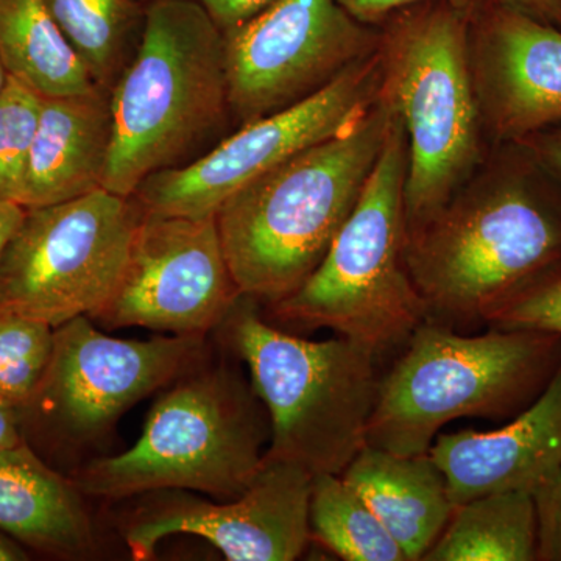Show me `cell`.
Instances as JSON below:
<instances>
[{
  "mask_svg": "<svg viewBox=\"0 0 561 561\" xmlns=\"http://www.w3.org/2000/svg\"><path fill=\"white\" fill-rule=\"evenodd\" d=\"M391 119L378 98L345 131L280 162L220 206L221 249L241 295L271 306L317 271L359 201Z\"/></svg>",
  "mask_w": 561,
  "mask_h": 561,
  "instance_id": "obj_1",
  "label": "cell"
},
{
  "mask_svg": "<svg viewBox=\"0 0 561 561\" xmlns=\"http://www.w3.org/2000/svg\"><path fill=\"white\" fill-rule=\"evenodd\" d=\"M404 260L427 320L486 321L561 261V210L526 181H468L408 230Z\"/></svg>",
  "mask_w": 561,
  "mask_h": 561,
  "instance_id": "obj_2",
  "label": "cell"
},
{
  "mask_svg": "<svg viewBox=\"0 0 561 561\" xmlns=\"http://www.w3.org/2000/svg\"><path fill=\"white\" fill-rule=\"evenodd\" d=\"M379 99L408 140V230L468 183L482 154L483 122L471 68V13L448 2L394 11L378 25Z\"/></svg>",
  "mask_w": 561,
  "mask_h": 561,
  "instance_id": "obj_3",
  "label": "cell"
},
{
  "mask_svg": "<svg viewBox=\"0 0 561 561\" xmlns=\"http://www.w3.org/2000/svg\"><path fill=\"white\" fill-rule=\"evenodd\" d=\"M241 295L217 330L249 365L251 386L271 421L265 457L311 474H342L367 446L381 376L378 354L339 337L313 342L262 319Z\"/></svg>",
  "mask_w": 561,
  "mask_h": 561,
  "instance_id": "obj_4",
  "label": "cell"
},
{
  "mask_svg": "<svg viewBox=\"0 0 561 561\" xmlns=\"http://www.w3.org/2000/svg\"><path fill=\"white\" fill-rule=\"evenodd\" d=\"M561 356V335L491 328L460 335L426 320L379 382L367 445L397 456L430 453L451 421L512 415L542 390Z\"/></svg>",
  "mask_w": 561,
  "mask_h": 561,
  "instance_id": "obj_5",
  "label": "cell"
},
{
  "mask_svg": "<svg viewBox=\"0 0 561 561\" xmlns=\"http://www.w3.org/2000/svg\"><path fill=\"white\" fill-rule=\"evenodd\" d=\"M110 99L103 190L130 198L230 108L224 32L195 0H149L138 51Z\"/></svg>",
  "mask_w": 561,
  "mask_h": 561,
  "instance_id": "obj_6",
  "label": "cell"
},
{
  "mask_svg": "<svg viewBox=\"0 0 561 561\" xmlns=\"http://www.w3.org/2000/svg\"><path fill=\"white\" fill-rule=\"evenodd\" d=\"M262 405L253 386L228 364L186 371L153 405L135 446L91 461L73 483L106 500L168 490L236 500L264 463L271 421Z\"/></svg>",
  "mask_w": 561,
  "mask_h": 561,
  "instance_id": "obj_7",
  "label": "cell"
},
{
  "mask_svg": "<svg viewBox=\"0 0 561 561\" xmlns=\"http://www.w3.org/2000/svg\"><path fill=\"white\" fill-rule=\"evenodd\" d=\"M408 140L393 113L359 201L317 271L271 305L279 323L328 328L376 354L405 343L427 320L405 267Z\"/></svg>",
  "mask_w": 561,
  "mask_h": 561,
  "instance_id": "obj_8",
  "label": "cell"
},
{
  "mask_svg": "<svg viewBox=\"0 0 561 561\" xmlns=\"http://www.w3.org/2000/svg\"><path fill=\"white\" fill-rule=\"evenodd\" d=\"M142 216L135 198L106 190L25 209L0 254V311L51 328L92 319L119 286Z\"/></svg>",
  "mask_w": 561,
  "mask_h": 561,
  "instance_id": "obj_9",
  "label": "cell"
},
{
  "mask_svg": "<svg viewBox=\"0 0 561 561\" xmlns=\"http://www.w3.org/2000/svg\"><path fill=\"white\" fill-rule=\"evenodd\" d=\"M379 87L376 50L311 98L242 125L201 160L153 173L133 198L146 214L214 217L250 181L356 124L378 101Z\"/></svg>",
  "mask_w": 561,
  "mask_h": 561,
  "instance_id": "obj_10",
  "label": "cell"
},
{
  "mask_svg": "<svg viewBox=\"0 0 561 561\" xmlns=\"http://www.w3.org/2000/svg\"><path fill=\"white\" fill-rule=\"evenodd\" d=\"M224 41L228 103L245 125L311 98L371 57L379 31L339 0H272Z\"/></svg>",
  "mask_w": 561,
  "mask_h": 561,
  "instance_id": "obj_11",
  "label": "cell"
},
{
  "mask_svg": "<svg viewBox=\"0 0 561 561\" xmlns=\"http://www.w3.org/2000/svg\"><path fill=\"white\" fill-rule=\"evenodd\" d=\"M205 335L122 341L80 316L55 328L49 370L22 420L35 416L72 442L98 438L133 404L190 371Z\"/></svg>",
  "mask_w": 561,
  "mask_h": 561,
  "instance_id": "obj_12",
  "label": "cell"
},
{
  "mask_svg": "<svg viewBox=\"0 0 561 561\" xmlns=\"http://www.w3.org/2000/svg\"><path fill=\"white\" fill-rule=\"evenodd\" d=\"M239 297L216 216L144 213L119 286L92 319L110 330L206 335L224 323Z\"/></svg>",
  "mask_w": 561,
  "mask_h": 561,
  "instance_id": "obj_13",
  "label": "cell"
},
{
  "mask_svg": "<svg viewBox=\"0 0 561 561\" xmlns=\"http://www.w3.org/2000/svg\"><path fill=\"white\" fill-rule=\"evenodd\" d=\"M313 474L264 456L249 489L224 504L191 494H165L133 513L124 537L133 560H151L171 535H197L230 561L297 560L311 542Z\"/></svg>",
  "mask_w": 561,
  "mask_h": 561,
  "instance_id": "obj_14",
  "label": "cell"
},
{
  "mask_svg": "<svg viewBox=\"0 0 561 561\" xmlns=\"http://www.w3.org/2000/svg\"><path fill=\"white\" fill-rule=\"evenodd\" d=\"M471 68L483 130L523 140L561 121V28L486 3L471 13Z\"/></svg>",
  "mask_w": 561,
  "mask_h": 561,
  "instance_id": "obj_15",
  "label": "cell"
},
{
  "mask_svg": "<svg viewBox=\"0 0 561 561\" xmlns=\"http://www.w3.org/2000/svg\"><path fill=\"white\" fill-rule=\"evenodd\" d=\"M430 454L460 505L500 491H535L561 468V356L537 401L497 431L438 434Z\"/></svg>",
  "mask_w": 561,
  "mask_h": 561,
  "instance_id": "obj_16",
  "label": "cell"
},
{
  "mask_svg": "<svg viewBox=\"0 0 561 561\" xmlns=\"http://www.w3.org/2000/svg\"><path fill=\"white\" fill-rule=\"evenodd\" d=\"M113 142L105 90L43 98L21 206L43 208L103 190Z\"/></svg>",
  "mask_w": 561,
  "mask_h": 561,
  "instance_id": "obj_17",
  "label": "cell"
},
{
  "mask_svg": "<svg viewBox=\"0 0 561 561\" xmlns=\"http://www.w3.org/2000/svg\"><path fill=\"white\" fill-rule=\"evenodd\" d=\"M378 516L408 561L423 560L457 505L431 454L397 456L365 446L342 472Z\"/></svg>",
  "mask_w": 561,
  "mask_h": 561,
  "instance_id": "obj_18",
  "label": "cell"
},
{
  "mask_svg": "<svg viewBox=\"0 0 561 561\" xmlns=\"http://www.w3.org/2000/svg\"><path fill=\"white\" fill-rule=\"evenodd\" d=\"M80 494L27 442L0 449V529L22 545L51 556L87 551L92 529Z\"/></svg>",
  "mask_w": 561,
  "mask_h": 561,
  "instance_id": "obj_19",
  "label": "cell"
},
{
  "mask_svg": "<svg viewBox=\"0 0 561 561\" xmlns=\"http://www.w3.org/2000/svg\"><path fill=\"white\" fill-rule=\"evenodd\" d=\"M0 61L41 98L98 90L44 0H0Z\"/></svg>",
  "mask_w": 561,
  "mask_h": 561,
  "instance_id": "obj_20",
  "label": "cell"
},
{
  "mask_svg": "<svg viewBox=\"0 0 561 561\" xmlns=\"http://www.w3.org/2000/svg\"><path fill=\"white\" fill-rule=\"evenodd\" d=\"M424 561L538 560V518L529 491H500L457 505Z\"/></svg>",
  "mask_w": 561,
  "mask_h": 561,
  "instance_id": "obj_21",
  "label": "cell"
},
{
  "mask_svg": "<svg viewBox=\"0 0 561 561\" xmlns=\"http://www.w3.org/2000/svg\"><path fill=\"white\" fill-rule=\"evenodd\" d=\"M51 18L102 90L124 72L136 31H142L147 3L139 0H44Z\"/></svg>",
  "mask_w": 561,
  "mask_h": 561,
  "instance_id": "obj_22",
  "label": "cell"
},
{
  "mask_svg": "<svg viewBox=\"0 0 561 561\" xmlns=\"http://www.w3.org/2000/svg\"><path fill=\"white\" fill-rule=\"evenodd\" d=\"M311 541L346 561H408L398 542L342 474L313 476Z\"/></svg>",
  "mask_w": 561,
  "mask_h": 561,
  "instance_id": "obj_23",
  "label": "cell"
},
{
  "mask_svg": "<svg viewBox=\"0 0 561 561\" xmlns=\"http://www.w3.org/2000/svg\"><path fill=\"white\" fill-rule=\"evenodd\" d=\"M55 328L22 313L0 311V398L22 413L49 370Z\"/></svg>",
  "mask_w": 561,
  "mask_h": 561,
  "instance_id": "obj_24",
  "label": "cell"
},
{
  "mask_svg": "<svg viewBox=\"0 0 561 561\" xmlns=\"http://www.w3.org/2000/svg\"><path fill=\"white\" fill-rule=\"evenodd\" d=\"M43 98L7 77L0 94V202L21 206Z\"/></svg>",
  "mask_w": 561,
  "mask_h": 561,
  "instance_id": "obj_25",
  "label": "cell"
},
{
  "mask_svg": "<svg viewBox=\"0 0 561 561\" xmlns=\"http://www.w3.org/2000/svg\"><path fill=\"white\" fill-rule=\"evenodd\" d=\"M486 323L502 330L561 335V272L546 275L496 309Z\"/></svg>",
  "mask_w": 561,
  "mask_h": 561,
  "instance_id": "obj_26",
  "label": "cell"
},
{
  "mask_svg": "<svg viewBox=\"0 0 561 561\" xmlns=\"http://www.w3.org/2000/svg\"><path fill=\"white\" fill-rule=\"evenodd\" d=\"M538 518V560L561 561V468L535 491Z\"/></svg>",
  "mask_w": 561,
  "mask_h": 561,
  "instance_id": "obj_27",
  "label": "cell"
},
{
  "mask_svg": "<svg viewBox=\"0 0 561 561\" xmlns=\"http://www.w3.org/2000/svg\"><path fill=\"white\" fill-rule=\"evenodd\" d=\"M339 2L354 20L360 21L362 24L378 27L394 11L419 5V3L448 2L457 9L474 13L476 10L482 9L483 5L493 2V0H339Z\"/></svg>",
  "mask_w": 561,
  "mask_h": 561,
  "instance_id": "obj_28",
  "label": "cell"
},
{
  "mask_svg": "<svg viewBox=\"0 0 561 561\" xmlns=\"http://www.w3.org/2000/svg\"><path fill=\"white\" fill-rule=\"evenodd\" d=\"M208 11L221 32L238 27L264 9L272 0H195Z\"/></svg>",
  "mask_w": 561,
  "mask_h": 561,
  "instance_id": "obj_29",
  "label": "cell"
},
{
  "mask_svg": "<svg viewBox=\"0 0 561 561\" xmlns=\"http://www.w3.org/2000/svg\"><path fill=\"white\" fill-rule=\"evenodd\" d=\"M24 442L22 412L0 398V449L16 448Z\"/></svg>",
  "mask_w": 561,
  "mask_h": 561,
  "instance_id": "obj_30",
  "label": "cell"
},
{
  "mask_svg": "<svg viewBox=\"0 0 561 561\" xmlns=\"http://www.w3.org/2000/svg\"><path fill=\"white\" fill-rule=\"evenodd\" d=\"M496 2L561 28L560 0H496Z\"/></svg>",
  "mask_w": 561,
  "mask_h": 561,
  "instance_id": "obj_31",
  "label": "cell"
},
{
  "mask_svg": "<svg viewBox=\"0 0 561 561\" xmlns=\"http://www.w3.org/2000/svg\"><path fill=\"white\" fill-rule=\"evenodd\" d=\"M530 147L546 165L561 176V128L548 133H535L529 138Z\"/></svg>",
  "mask_w": 561,
  "mask_h": 561,
  "instance_id": "obj_32",
  "label": "cell"
},
{
  "mask_svg": "<svg viewBox=\"0 0 561 561\" xmlns=\"http://www.w3.org/2000/svg\"><path fill=\"white\" fill-rule=\"evenodd\" d=\"M25 209L14 203L0 202V254L5 249L7 242L18 230L22 219H24Z\"/></svg>",
  "mask_w": 561,
  "mask_h": 561,
  "instance_id": "obj_33",
  "label": "cell"
},
{
  "mask_svg": "<svg viewBox=\"0 0 561 561\" xmlns=\"http://www.w3.org/2000/svg\"><path fill=\"white\" fill-rule=\"evenodd\" d=\"M27 560V553L20 545L10 540L5 535L0 534V561H21Z\"/></svg>",
  "mask_w": 561,
  "mask_h": 561,
  "instance_id": "obj_34",
  "label": "cell"
},
{
  "mask_svg": "<svg viewBox=\"0 0 561 561\" xmlns=\"http://www.w3.org/2000/svg\"><path fill=\"white\" fill-rule=\"evenodd\" d=\"M7 70L3 68L2 61H0V94H2L3 87H5L7 81Z\"/></svg>",
  "mask_w": 561,
  "mask_h": 561,
  "instance_id": "obj_35",
  "label": "cell"
},
{
  "mask_svg": "<svg viewBox=\"0 0 561 561\" xmlns=\"http://www.w3.org/2000/svg\"><path fill=\"white\" fill-rule=\"evenodd\" d=\"M139 2L147 3V2H149V0H139Z\"/></svg>",
  "mask_w": 561,
  "mask_h": 561,
  "instance_id": "obj_36",
  "label": "cell"
},
{
  "mask_svg": "<svg viewBox=\"0 0 561 561\" xmlns=\"http://www.w3.org/2000/svg\"><path fill=\"white\" fill-rule=\"evenodd\" d=\"M560 5H561V0H560Z\"/></svg>",
  "mask_w": 561,
  "mask_h": 561,
  "instance_id": "obj_37",
  "label": "cell"
}]
</instances>
